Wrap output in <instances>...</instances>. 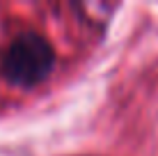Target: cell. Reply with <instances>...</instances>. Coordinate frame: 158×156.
Here are the masks:
<instances>
[{
	"mask_svg": "<svg viewBox=\"0 0 158 156\" xmlns=\"http://www.w3.org/2000/svg\"><path fill=\"white\" fill-rule=\"evenodd\" d=\"M53 67H55V51L51 41L41 35L25 32L7 46L0 71L5 80L16 87H35L48 78Z\"/></svg>",
	"mask_w": 158,
	"mask_h": 156,
	"instance_id": "cell-1",
	"label": "cell"
}]
</instances>
